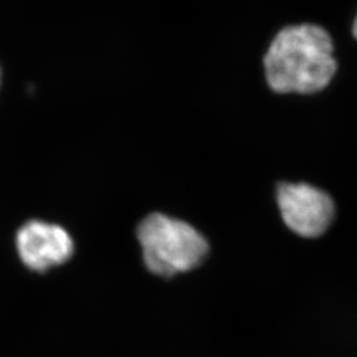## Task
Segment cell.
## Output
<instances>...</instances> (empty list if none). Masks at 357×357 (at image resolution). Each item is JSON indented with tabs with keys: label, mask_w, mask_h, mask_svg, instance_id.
I'll return each instance as SVG.
<instances>
[{
	"label": "cell",
	"mask_w": 357,
	"mask_h": 357,
	"mask_svg": "<svg viewBox=\"0 0 357 357\" xmlns=\"http://www.w3.org/2000/svg\"><path fill=\"white\" fill-rule=\"evenodd\" d=\"M336 66L331 36L315 24L283 28L265 56L268 86L277 93H317L331 82Z\"/></svg>",
	"instance_id": "6da1fadb"
},
{
	"label": "cell",
	"mask_w": 357,
	"mask_h": 357,
	"mask_svg": "<svg viewBox=\"0 0 357 357\" xmlns=\"http://www.w3.org/2000/svg\"><path fill=\"white\" fill-rule=\"evenodd\" d=\"M138 240L146 268L163 278L199 268L209 255V243L202 233L162 213H153L142 221Z\"/></svg>",
	"instance_id": "7a4b0ae2"
},
{
	"label": "cell",
	"mask_w": 357,
	"mask_h": 357,
	"mask_svg": "<svg viewBox=\"0 0 357 357\" xmlns=\"http://www.w3.org/2000/svg\"><path fill=\"white\" fill-rule=\"evenodd\" d=\"M277 202L287 228L305 238L323 236L335 218L330 195L306 183H282Z\"/></svg>",
	"instance_id": "3957f363"
},
{
	"label": "cell",
	"mask_w": 357,
	"mask_h": 357,
	"mask_svg": "<svg viewBox=\"0 0 357 357\" xmlns=\"http://www.w3.org/2000/svg\"><path fill=\"white\" fill-rule=\"evenodd\" d=\"M16 248L26 268L43 273L65 264L73 255L75 243L60 225L32 220L17 231Z\"/></svg>",
	"instance_id": "277c9868"
},
{
	"label": "cell",
	"mask_w": 357,
	"mask_h": 357,
	"mask_svg": "<svg viewBox=\"0 0 357 357\" xmlns=\"http://www.w3.org/2000/svg\"><path fill=\"white\" fill-rule=\"evenodd\" d=\"M352 33H354V36L357 38V15L356 17H355V20H354V26H352Z\"/></svg>",
	"instance_id": "5b68a950"
}]
</instances>
